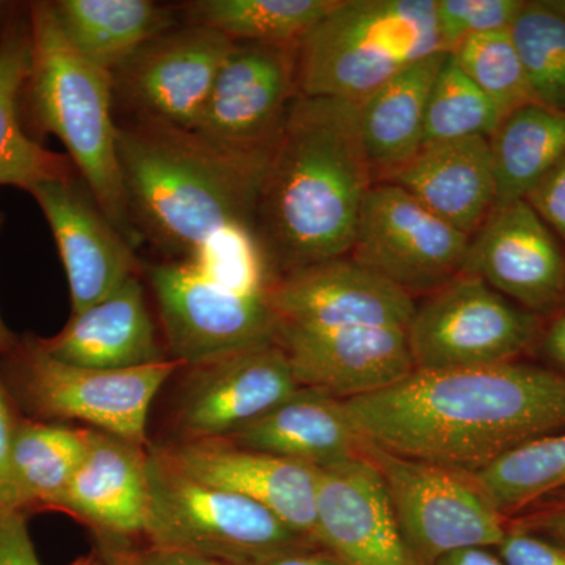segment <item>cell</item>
<instances>
[{
    "label": "cell",
    "instance_id": "1",
    "mask_svg": "<svg viewBox=\"0 0 565 565\" xmlns=\"http://www.w3.org/2000/svg\"><path fill=\"white\" fill-rule=\"evenodd\" d=\"M343 404L367 444L473 475L516 446L565 429V374L515 362L415 370Z\"/></svg>",
    "mask_w": 565,
    "mask_h": 565
},
{
    "label": "cell",
    "instance_id": "2",
    "mask_svg": "<svg viewBox=\"0 0 565 565\" xmlns=\"http://www.w3.org/2000/svg\"><path fill=\"white\" fill-rule=\"evenodd\" d=\"M375 184L359 106L297 96L264 178L256 228L277 278L351 253Z\"/></svg>",
    "mask_w": 565,
    "mask_h": 565
},
{
    "label": "cell",
    "instance_id": "3",
    "mask_svg": "<svg viewBox=\"0 0 565 565\" xmlns=\"http://www.w3.org/2000/svg\"><path fill=\"white\" fill-rule=\"evenodd\" d=\"M117 152L141 239L185 259L230 223H256L274 151L228 154L196 134L137 122L118 125Z\"/></svg>",
    "mask_w": 565,
    "mask_h": 565
},
{
    "label": "cell",
    "instance_id": "4",
    "mask_svg": "<svg viewBox=\"0 0 565 565\" xmlns=\"http://www.w3.org/2000/svg\"><path fill=\"white\" fill-rule=\"evenodd\" d=\"M32 62L24 95L41 132L65 145L93 199L121 236L139 247L122 185L117 129L111 117V74L96 68L71 46L55 18L52 2L29 9Z\"/></svg>",
    "mask_w": 565,
    "mask_h": 565
},
{
    "label": "cell",
    "instance_id": "5",
    "mask_svg": "<svg viewBox=\"0 0 565 565\" xmlns=\"http://www.w3.org/2000/svg\"><path fill=\"white\" fill-rule=\"evenodd\" d=\"M435 52V0H338L297 46V90L359 104Z\"/></svg>",
    "mask_w": 565,
    "mask_h": 565
},
{
    "label": "cell",
    "instance_id": "6",
    "mask_svg": "<svg viewBox=\"0 0 565 565\" xmlns=\"http://www.w3.org/2000/svg\"><path fill=\"white\" fill-rule=\"evenodd\" d=\"M0 359V373L25 418L76 419L140 446L147 444L156 394L177 371L188 367L173 359L129 370L73 366L41 351L33 334L20 338L17 348Z\"/></svg>",
    "mask_w": 565,
    "mask_h": 565
},
{
    "label": "cell",
    "instance_id": "7",
    "mask_svg": "<svg viewBox=\"0 0 565 565\" xmlns=\"http://www.w3.org/2000/svg\"><path fill=\"white\" fill-rule=\"evenodd\" d=\"M147 468L150 501L143 535L148 545L180 550L223 565L315 545L262 504L193 481L152 449Z\"/></svg>",
    "mask_w": 565,
    "mask_h": 565
},
{
    "label": "cell",
    "instance_id": "8",
    "mask_svg": "<svg viewBox=\"0 0 565 565\" xmlns=\"http://www.w3.org/2000/svg\"><path fill=\"white\" fill-rule=\"evenodd\" d=\"M363 455L381 473L405 542L419 564L434 565L459 550L497 548L503 541L505 516L473 475L393 455L367 441Z\"/></svg>",
    "mask_w": 565,
    "mask_h": 565
},
{
    "label": "cell",
    "instance_id": "9",
    "mask_svg": "<svg viewBox=\"0 0 565 565\" xmlns=\"http://www.w3.org/2000/svg\"><path fill=\"white\" fill-rule=\"evenodd\" d=\"M539 332L537 315L462 273L416 305L408 326L415 370L514 362Z\"/></svg>",
    "mask_w": 565,
    "mask_h": 565
},
{
    "label": "cell",
    "instance_id": "10",
    "mask_svg": "<svg viewBox=\"0 0 565 565\" xmlns=\"http://www.w3.org/2000/svg\"><path fill=\"white\" fill-rule=\"evenodd\" d=\"M172 359L188 367L278 343L270 297L233 291L191 263L148 267Z\"/></svg>",
    "mask_w": 565,
    "mask_h": 565
},
{
    "label": "cell",
    "instance_id": "11",
    "mask_svg": "<svg viewBox=\"0 0 565 565\" xmlns=\"http://www.w3.org/2000/svg\"><path fill=\"white\" fill-rule=\"evenodd\" d=\"M470 236L393 182L364 200L349 256L404 291L434 292L463 273Z\"/></svg>",
    "mask_w": 565,
    "mask_h": 565
},
{
    "label": "cell",
    "instance_id": "12",
    "mask_svg": "<svg viewBox=\"0 0 565 565\" xmlns=\"http://www.w3.org/2000/svg\"><path fill=\"white\" fill-rule=\"evenodd\" d=\"M297 96V46L234 41L192 132L228 154H270Z\"/></svg>",
    "mask_w": 565,
    "mask_h": 565
},
{
    "label": "cell",
    "instance_id": "13",
    "mask_svg": "<svg viewBox=\"0 0 565 565\" xmlns=\"http://www.w3.org/2000/svg\"><path fill=\"white\" fill-rule=\"evenodd\" d=\"M233 44L203 25L170 29L111 74L114 93L139 122L192 132Z\"/></svg>",
    "mask_w": 565,
    "mask_h": 565
},
{
    "label": "cell",
    "instance_id": "14",
    "mask_svg": "<svg viewBox=\"0 0 565 565\" xmlns=\"http://www.w3.org/2000/svg\"><path fill=\"white\" fill-rule=\"evenodd\" d=\"M281 345L299 388L334 399L384 392L415 371L407 329L297 327L280 323Z\"/></svg>",
    "mask_w": 565,
    "mask_h": 565
},
{
    "label": "cell",
    "instance_id": "15",
    "mask_svg": "<svg viewBox=\"0 0 565 565\" xmlns=\"http://www.w3.org/2000/svg\"><path fill=\"white\" fill-rule=\"evenodd\" d=\"M463 273L530 313L565 303V255L526 200L501 203L470 237Z\"/></svg>",
    "mask_w": 565,
    "mask_h": 565
},
{
    "label": "cell",
    "instance_id": "16",
    "mask_svg": "<svg viewBox=\"0 0 565 565\" xmlns=\"http://www.w3.org/2000/svg\"><path fill=\"white\" fill-rule=\"evenodd\" d=\"M178 404L181 440H225L299 390L278 343L191 367Z\"/></svg>",
    "mask_w": 565,
    "mask_h": 565
},
{
    "label": "cell",
    "instance_id": "17",
    "mask_svg": "<svg viewBox=\"0 0 565 565\" xmlns=\"http://www.w3.org/2000/svg\"><path fill=\"white\" fill-rule=\"evenodd\" d=\"M151 449L193 481L262 504L316 545V468L228 440H180Z\"/></svg>",
    "mask_w": 565,
    "mask_h": 565
},
{
    "label": "cell",
    "instance_id": "18",
    "mask_svg": "<svg viewBox=\"0 0 565 565\" xmlns=\"http://www.w3.org/2000/svg\"><path fill=\"white\" fill-rule=\"evenodd\" d=\"M270 303L280 323L297 327H399L414 318V296L351 256L282 275Z\"/></svg>",
    "mask_w": 565,
    "mask_h": 565
},
{
    "label": "cell",
    "instance_id": "19",
    "mask_svg": "<svg viewBox=\"0 0 565 565\" xmlns=\"http://www.w3.org/2000/svg\"><path fill=\"white\" fill-rule=\"evenodd\" d=\"M316 545L343 565H422L366 456L318 470Z\"/></svg>",
    "mask_w": 565,
    "mask_h": 565
},
{
    "label": "cell",
    "instance_id": "20",
    "mask_svg": "<svg viewBox=\"0 0 565 565\" xmlns=\"http://www.w3.org/2000/svg\"><path fill=\"white\" fill-rule=\"evenodd\" d=\"M57 244L68 278L73 313L102 302L137 277L139 259L134 247L111 225L76 174L32 189Z\"/></svg>",
    "mask_w": 565,
    "mask_h": 565
},
{
    "label": "cell",
    "instance_id": "21",
    "mask_svg": "<svg viewBox=\"0 0 565 565\" xmlns=\"http://www.w3.org/2000/svg\"><path fill=\"white\" fill-rule=\"evenodd\" d=\"M147 467L143 446L90 429L87 452L54 511L90 526L109 545L139 537L150 501Z\"/></svg>",
    "mask_w": 565,
    "mask_h": 565
},
{
    "label": "cell",
    "instance_id": "22",
    "mask_svg": "<svg viewBox=\"0 0 565 565\" xmlns=\"http://www.w3.org/2000/svg\"><path fill=\"white\" fill-rule=\"evenodd\" d=\"M386 181L470 237L498 203L492 150L486 137L424 145Z\"/></svg>",
    "mask_w": 565,
    "mask_h": 565
},
{
    "label": "cell",
    "instance_id": "23",
    "mask_svg": "<svg viewBox=\"0 0 565 565\" xmlns=\"http://www.w3.org/2000/svg\"><path fill=\"white\" fill-rule=\"evenodd\" d=\"M52 359L90 370H129L163 362L154 323L137 277L81 313L61 333L36 338Z\"/></svg>",
    "mask_w": 565,
    "mask_h": 565
},
{
    "label": "cell",
    "instance_id": "24",
    "mask_svg": "<svg viewBox=\"0 0 565 565\" xmlns=\"http://www.w3.org/2000/svg\"><path fill=\"white\" fill-rule=\"evenodd\" d=\"M225 440L316 470L356 459L364 448L343 401L307 388Z\"/></svg>",
    "mask_w": 565,
    "mask_h": 565
},
{
    "label": "cell",
    "instance_id": "25",
    "mask_svg": "<svg viewBox=\"0 0 565 565\" xmlns=\"http://www.w3.org/2000/svg\"><path fill=\"white\" fill-rule=\"evenodd\" d=\"M446 54L435 52L423 58L356 104L375 182L390 180L422 150L427 102Z\"/></svg>",
    "mask_w": 565,
    "mask_h": 565
},
{
    "label": "cell",
    "instance_id": "26",
    "mask_svg": "<svg viewBox=\"0 0 565 565\" xmlns=\"http://www.w3.org/2000/svg\"><path fill=\"white\" fill-rule=\"evenodd\" d=\"M52 9L71 46L109 74L177 28L172 10L150 0H58Z\"/></svg>",
    "mask_w": 565,
    "mask_h": 565
},
{
    "label": "cell",
    "instance_id": "27",
    "mask_svg": "<svg viewBox=\"0 0 565 565\" xmlns=\"http://www.w3.org/2000/svg\"><path fill=\"white\" fill-rule=\"evenodd\" d=\"M32 62L31 25L11 21L0 35V185L31 192L74 177L70 158L46 150L22 129L20 102Z\"/></svg>",
    "mask_w": 565,
    "mask_h": 565
},
{
    "label": "cell",
    "instance_id": "28",
    "mask_svg": "<svg viewBox=\"0 0 565 565\" xmlns=\"http://www.w3.org/2000/svg\"><path fill=\"white\" fill-rule=\"evenodd\" d=\"M90 429L21 416L11 448L14 511L54 509L87 452Z\"/></svg>",
    "mask_w": 565,
    "mask_h": 565
},
{
    "label": "cell",
    "instance_id": "29",
    "mask_svg": "<svg viewBox=\"0 0 565 565\" xmlns=\"http://www.w3.org/2000/svg\"><path fill=\"white\" fill-rule=\"evenodd\" d=\"M489 141L497 204L525 200L565 158V110L526 104L505 115Z\"/></svg>",
    "mask_w": 565,
    "mask_h": 565
},
{
    "label": "cell",
    "instance_id": "30",
    "mask_svg": "<svg viewBox=\"0 0 565 565\" xmlns=\"http://www.w3.org/2000/svg\"><path fill=\"white\" fill-rule=\"evenodd\" d=\"M338 0H196L184 7L188 24L233 41L299 46Z\"/></svg>",
    "mask_w": 565,
    "mask_h": 565
},
{
    "label": "cell",
    "instance_id": "31",
    "mask_svg": "<svg viewBox=\"0 0 565 565\" xmlns=\"http://www.w3.org/2000/svg\"><path fill=\"white\" fill-rule=\"evenodd\" d=\"M473 478L504 516L565 492V430L516 446L476 471Z\"/></svg>",
    "mask_w": 565,
    "mask_h": 565
},
{
    "label": "cell",
    "instance_id": "32",
    "mask_svg": "<svg viewBox=\"0 0 565 565\" xmlns=\"http://www.w3.org/2000/svg\"><path fill=\"white\" fill-rule=\"evenodd\" d=\"M503 118L448 52L427 102L423 147L473 137L490 139Z\"/></svg>",
    "mask_w": 565,
    "mask_h": 565
},
{
    "label": "cell",
    "instance_id": "33",
    "mask_svg": "<svg viewBox=\"0 0 565 565\" xmlns=\"http://www.w3.org/2000/svg\"><path fill=\"white\" fill-rule=\"evenodd\" d=\"M511 33L533 102L565 110V18L544 2H526Z\"/></svg>",
    "mask_w": 565,
    "mask_h": 565
},
{
    "label": "cell",
    "instance_id": "34",
    "mask_svg": "<svg viewBox=\"0 0 565 565\" xmlns=\"http://www.w3.org/2000/svg\"><path fill=\"white\" fill-rule=\"evenodd\" d=\"M451 54L504 117L534 103L511 29L470 36Z\"/></svg>",
    "mask_w": 565,
    "mask_h": 565
},
{
    "label": "cell",
    "instance_id": "35",
    "mask_svg": "<svg viewBox=\"0 0 565 565\" xmlns=\"http://www.w3.org/2000/svg\"><path fill=\"white\" fill-rule=\"evenodd\" d=\"M526 2L520 0H435V22L444 52L481 33L508 31Z\"/></svg>",
    "mask_w": 565,
    "mask_h": 565
},
{
    "label": "cell",
    "instance_id": "36",
    "mask_svg": "<svg viewBox=\"0 0 565 565\" xmlns=\"http://www.w3.org/2000/svg\"><path fill=\"white\" fill-rule=\"evenodd\" d=\"M494 552L505 565H565L564 544L527 530L522 523L505 527L503 541Z\"/></svg>",
    "mask_w": 565,
    "mask_h": 565
},
{
    "label": "cell",
    "instance_id": "37",
    "mask_svg": "<svg viewBox=\"0 0 565 565\" xmlns=\"http://www.w3.org/2000/svg\"><path fill=\"white\" fill-rule=\"evenodd\" d=\"M526 202L565 241V158L527 193Z\"/></svg>",
    "mask_w": 565,
    "mask_h": 565
},
{
    "label": "cell",
    "instance_id": "38",
    "mask_svg": "<svg viewBox=\"0 0 565 565\" xmlns=\"http://www.w3.org/2000/svg\"><path fill=\"white\" fill-rule=\"evenodd\" d=\"M21 416L0 373V511H14L11 448Z\"/></svg>",
    "mask_w": 565,
    "mask_h": 565
},
{
    "label": "cell",
    "instance_id": "39",
    "mask_svg": "<svg viewBox=\"0 0 565 565\" xmlns=\"http://www.w3.org/2000/svg\"><path fill=\"white\" fill-rule=\"evenodd\" d=\"M98 563L99 565H223L207 557L154 545L141 546V548L106 545Z\"/></svg>",
    "mask_w": 565,
    "mask_h": 565
},
{
    "label": "cell",
    "instance_id": "40",
    "mask_svg": "<svg viewBox=\"0 0 565 565\" xmlns=\"http://www.w3.org/2000/svg\"><path fill=\"white\" fill-rule=\"evenodd\" d=\"M0 565H41L21 512L0 511Z\"/></svg>",
    "mask_w": 565,
    "mask_h": 565
},
{
    "label": "cell",
    "instance_id": "41",
    "mask_svg": "<svg viewBox=\"0 0 565 565\" xmlns=\"http://www.w3.org/2000/svg\"><path fill=\"white\" fill-rule=\"evenodd\" d=\"M239 565H343L321 546L310 545L300 548L273 553Z\"/></svg>",
    "mask_w": 565,
    "mask_h": 565
},
{
    "label": "cell",
    "instance_id": "42",
    "mask_svg": "<svg viewBox=\"0 0 565 565\" xmlns=\"http://www.w3.org/2000/svg\"><path fill=\"white\" fill-rule=\"evenodd\" d=\"M522 525L565 545V508L553 509L544 514L531 516Z\"/></svg>",
    "mask_w": 565,
    "mask_h": 565
},
{
    "label": "cell",
    "instance_id": "43",
    "mask_svg": "<svg viewBox=\"0 0 565 565\" xmlns=\"http://www.w3.org/2000/svg\"><path fill=\"white\" fill-rule=\"evenodd\" d=\"M434 565H505L494 548L476 546V548L459 550L438 559Z\"/></svg>",
    "mask_w": 565,
    "mask_h": 565
},
{
    "label": "cell",
    "instance_id": "44",
    "mask_svg": "<svg viewBox=\"0 0 565 565\" xmlns=\"http://www.w3.org/2000/svg\"><path fill=\"white\" fill-rule=\"evenodd\" d=\"M544 349L550 360L565 371V313L555 319L546 330Z\"/></svg>",
    "mask_w": 565,
    "mask_h": 565
},
{
    "label": "cell",
    "instance_id": "45",
    "mask_svg": "<svg viewBox=\"0 0 565 565\" xmlns=\"http://www.w3.org/2000/svg\"><path fill=\"white\" fill-rule=\"evenodd\" d=\"M3 221H6V217H3V212L0 211V230H2ZM18 341H20V338L11 332L6 322H3L2 316H0V355H6V353L13 351L17 348Z\"/></svg>",
    "mask_w": 565,
    "mask_h": 565
},
{
    "label": "cell",
    "instance_id": "46",
    "mask_svg": "<svg viewBox=\"0 0 565 565\" xmlns=\"http://www.w3.org/2000/svg\"><path fill=\"white\" fill-rule=\"evenodd\" d=\"M545 6L565 18V0H545Z\"/></svg>",
    "mask_w": 565,
    "mask_h": 565
},
{
    "label": "cell",
    "instance_id": "47",
    "mask_svg": "<svg viewBox=\"0 0 565 565\" xmlns=\"http://www.w3.org/2000/svg\"><path fill=\"white\" fill-rule=\"evenodd\" d=\"M76 565H99V563H98V561H95V563L76 564Z\"/></svg>",
    "mask_w": 565,
    "mask_h": 565
},
{
    "label": "cell",
    "instance_id": "48",
    "mask_svg": "<svg viewBox=\"0 0 565 565\" xmlns=\"http://www.w3.org/2000/svg\"><path fill=\"white\" fill-rule=\"evenodd\" d=\"M2 10H3V3L0 2V13H2Z\"/></svg>",
    "mask_w": 565,
    "mask_h": 565
},
{
    "label": "cell",
    "instance_id": "49",
    "mask_svg": "<svg viewBox=\"0 0 565 565\" xmlns=\"http://www.w3.org/2000/svg\"><path fill=\"white\" fill-rule=\"evenodd\" d=\"M565 305V303H564Z\"/></svg>",
    "mask_w": 565,
    "mask_h": 565
}]
</instances>
